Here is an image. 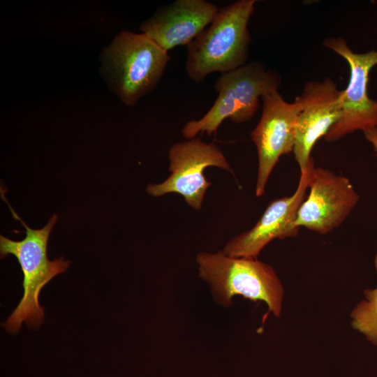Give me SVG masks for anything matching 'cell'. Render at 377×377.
<instances>
[{"label":"cell","instance_id":"obj_1","mask_svg":"<svg viewBox=\"0 0 377 377\" xmlns=\"http://www.w3.org/2000/svg\"><path fill=\"white\" fill-rule=\"evenodd\" d=\"M256 2L239 0L219 8L187 45L185 70L191 80L200 83L210 73H226L246 64L251 42L248 24Z\"/></svg>","mask_w":377,"mask_h":377},{"label":"cell","instance_id":"obj_2","mask_svg":"<svg viewBox=\"0 0 377 377\" xmlns=\"http://www.w3.org/2000/svg\"><path fill=\"white\" fill-rule=\"evenodd\" d=\"M8 205L15 219L26 229V236L21 241H13L0 235L1 258L12 254L17 259L24 278L23 296L15 309L2 326L10 334L18 332L25 322L31 328H36L43 323L44 307L38 302L42 288L57 275L64 272L71 262L63 257L50 260L47 258V243L57 216L54 214L41 229H32Z\"/></svg>","mask_w":377,"mask_h":377},{"label":"cell","instance_id":"obj_3","mask_svg":"<svg viewBox=\"0 0 377 377\" xmlns=\"http://www.w3.org/2000/svg\"><path fill=\"white\" fill-rule=\"evenodd\" d=\"M199 276L211 288L216 303L223 307L241 295L253 302H264L280 317L284 289L274 268L257 258L232 257L217 253L200 252L196 256Z\"/></svg>","mask_w":377,"mask_h":377},{"label":"cell","instance_id":"obj_4","mask_svg":"<svg viewBox=\"0 0 377 377\" xmlns=\"http://www.w3.org/2000/svg\"><path fill=\"white\" fill-rule=\"evenodd\" d=\"M170 59L145 34L122 31L105 48L102 61L114 93L133 106L156 87Z\"/></svg>","mask_w":377,"mask_h":377},{"label":"cell","instance_id":"obj_5","mask_svg":"<svg viewBox=\"0 0 377 377\" xmlns=\"http://www.w3.org/2000/svg\"><path fill=\"white\" fill-rule=\"evenodd\" d=\"M280 82L276 72L266 70L258 61L221 74L214 84L218 93L214 103L202 118L189 121L184 126L183 136L188 140L199 133L210 136L227 118L237 124L249 121L258 108L259 98L278 90Z\"/></svg>","mask_w":377,"mask_h":377},{"label":"cell","instance_id":"obj_6","mask_svg":"<svg viewBox=\"0 0 377 377\" xmlns=\"http://www.w3.org/2000/svg\"><path fill=\"white\" fill-rule=\"evenodd\" d=\"M169 170L171 174L163 182L150 184L147 193L158 197L178 193L192 208L200 210L211 182L204 171L207 167H217L232 172L227 158L213 142L207 143L199 138L175 143L169 149Z\"/></svg>","mask_w":377,"mask_h":377},{"label":"cell","instance_id":"obj_7","mask_svg":"<svg viewBox=\"0 0 377 377\" xmlns=\"http://www.w3.org/2000/svg\"><path fill=\"white\" fill-rule=\"evenodd\" d=\"M323 45L342 57L350 68L348 86L342 90L341 119L327 132L325 140L334 142L357 130L377 128V100L368 94L369 73L377 65V51L355 53L341 37L328 38Z\"/></svg>","mask_w":377,"mask_h":377},{"label":"cell","instance_id":"obj_8","mask_svg":"<svg viewBox=\"0 0 377 377\" xmlns=\"http://www.w3.org/2000/svg\"><path fill=\"white\" fill-rule=\"evenodd\" d=\"M263 110L251 133L258 157L256 195L264 194L269 175L279 158L293 151L301 104L286 101L278 90L262 96Z\"/></svg>","mask_w":377,"mask_h":377},{"label":"cell","instance_id":"obj_9","mask_svg":"<svg viewBox=\"0 0 377 377\" xmlns=\"http://www.w3.org/2000/svg\"><path fill=\"white\" fill-rule=\"evenodd\" d=\"M314 168L311 157L306 167L300 170L295 192L290 196L272 200L256 225L230 239L221 251L232 257L257 258L271 241L296 236L300 228L295 221L306 190L310 186Z\"/></svg>","mask_w":377,"mask_h":377},{"label":"cell","instance_id":"obj_10","mask_svg":"<svg viewBox=\"0 0 377 377\" xmlns=\"http://www.w3.org/2000/svg\"><path fill=\"white\" fill-rule=\"evenodd\" d=\"M309 188L295 224L321 235L339 227L360 199L348 178L322 168H314Z\"/></svg>","mask_w":377,"mask_h":377},{"label":"cell","instance_id":"obj_11","mask_svg":"<svg viewBox=\"0 0 377 377\" xmlns=\"http://www.w3.org/2000/svg\"><path fill=\"white\" fill-rule=\"evenodd\" d=\"M341 97L342 90L330 77L306 82L302 93L296 97L301 110L293 152L300 170L308 165L316 142L341 119Z\"/></svg>","mask_w":377,"mask_h":377},{"label":"cell","instance_id":"obj_12","mask_svg":"<svg viewBox=\"0 0 377 377\" xmlns=\"http://www.w3.org/2000/svg\"><path fill=\"white\" fill-rule=\"evenodd\" d=\"M219 8L205 0H176L157 10L140 29L168 52L188 45L212 22Z\"/></svg>","mask_w":377,"mask_h":377},{"label":"cell","instance_id":"obj_13","mask_svg":"<svg viewBox=\"0 0 377 377\" xmlns=\"http://www.w3.org/2000/svg\"><path fill=\"white\" fill-rule=\"evenodd\" d=\"M377 274V253L374 260ZM365 300L358 302L350 313L352 327L377 346V286L364 290Z\"/></svg>","mask_w":377,"mask_h":377},{"label":"cell","instance_id":"obj_14","mask_svg":"<svg viewBox=\"0 0 377 377\" xmlns=\"http://www.w3.org/2000/svg\"><path fill=\"white\" fill-rule=\"evenodd\" d=\"M366 138L371 142L377 154V128L371 129L364 132Z\"/></svg>","mask_w":377,"mask_h":377}]
</instances>
